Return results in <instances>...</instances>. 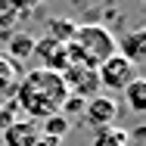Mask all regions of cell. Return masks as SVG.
Segmentation results:
<instances>
[{
	"label": "cell",
	"mask_w": 146,
	"mask_h": 146,
	"mask_svg": "<svg viewBox=\"0 0 146 146\" xmlns=\"http://www.w3.org/2000/svg\"><path fill=\"white\" fill-rule=\"evenodd\" d=\"M31 56H34V37L25 34V31L13 34L9 44H6V59H9V62H25V59H31Z\"/></svg>",
	"instance_id": "cell-10"
},
{
	"label": "cell",
	"mask_w": 146,
	"mask_h": 146,
	"mask_svg": "<svg viewBox=\"0 0 146 146\" xmlns=\"http://www.w3.org/2000/svg\"><path fill=\"white\" fill-rule=\"evenodd\" d=\"M84 121H87L93 131H100V127H112V121L118 118V103L112 96H106V93H96L93 100L84 103Z\"/></svg>",
	"instance_id": "cell-5"
},
{
	"label": "cell",
	"mask_w": 146,
	"mask_h": 146,
	"mask_svg": "<svg viewBox=\"0 0 146 146\" xmlns=\"http://www.w3.org/2000/svg\"><path fill=\"white\" fill-rule=\"evenodd\" d=\"M37 3H40V0H37Z\"/></svg>",
	"instance_id": "cell-19"
},
{
	"label": "cell",
	"mask_w": 146,
	"mask_h": 146,
	"mask_svg": "<svg viewBox=\"0 0 146 146\" xmlns=\"http://www.w3.org/2000/svg\"><path fill=\"white\" fill-rule=\"evenodd\" d=\"M115 50H121L118 56H124L127 62H140L146 53V28H131L127 34H121V40H115Z\"/></svg>",
	"instance_id": "cell-9"
},
{
	"label": "cell",
	"mask_w": 146,
	"mask_h": 146,
	"mask_svg": "<svg viewBox=\"0 0 146 146\" xmlns=\"http://www.w3.org/2000/svg\"><path fill=\"white\" fill-rule=\"evenodd\" d=\"M96 78H100V87H106V90H124L140 75H137V65L134 62H127L124 56L115 53V56H109L106 62L96 65Z\"/></svg>",
	"instance_id": "cell-3"
},
{
	"label": "cell",
	"mask_w": 146,
	"mask_h": 146,
	"mask_svg": "<svg viewBox=\"0 0 146 146\" xmlns=\"http://www.w3.org/2000/svg\"><path fill=\"white\" fill-rule=\"evenodd\" d=\"M68 131H72V121H68V115H62V112H56V115H50V118L40 121V134H44V137L62 140Z\"/></svg>",
	"instance_id": "cell-12"
},
{
	"label": "cell",
	"mask_w": 146,
	"mask_h": 146,
	"mask_svg": "<svg viewBox=\"0 0 146 146\" xmlns=\"http://www.w3.org/2000/svg\"><path fill=\"white\" fill-rule=\"evenodd\" d=\"M131 134L124 127H100L93 134V146H127Z\"/></svg>",
	"instance_id": "cell-14"
},
{
	"label": "cell",
	"mask_w": 146,
	"mask_h": 146,
	"mask_svg": "<svg viewBox=\"0 0 146 146\" xmlns=\"http://www.w3.org/2000/svg\"><path fill=\"white\" fill-rule=\"evenodd\" d=\"M75 31H78V22H72V19H65V16L47 19V37H53L56 44H68V40L75 37Z\"/></svg>",
	"instance_id": "cell-11"
},
{
	"label": "cell",
	"mask_w": 146,
	"mask_h": 146,
	"mask_svg": "<svg viewBox=\"0 0 146 146\" xmlns=\"http://www.w3.org/2000/svg\"><path fill=\"white\" fill-rule=\"evenodd\" d=\"M31 146H62V140H53V137H44V134H40Z\"/></svg>",
	"instance_id": "cell-18"
},
{
	"label": "cell",
	"mask_w": 146,
	"mask_h": 146,
	"mask_svg": "<svg viewBox=\"0 0 146 146\" xmlns=\"http://www.w3.org/2000/svg\"><path fill=\"white\" fill-rule=\"evenodd\" d=\"M19 65L16 62H9V59L0 53V93L6 96V93H16V84H19Z\"/></svg>",
	"instance_id": "cell-15"
},
{
	"label": "cell",
	"mask_w": 146,
	"mask_h": 146,
	"mask_svg": "<svg viewBox=\"0 0 146 146\" xmlns=\"http://www.w3.org/2000/svg\"><path fill=\"white\" fill-rule=\"evenodd\" d=\"M62 81H65L68 96H81V100H93L100 90L96 68H90V65H68L62 72Z\"/></svg>",
	"instance_id": "cell-4"
},
{
	"label": "cell",
	"mask_w": 146,
	"mask_h": 146,
	"mask_svg": "<svg viewBox=\"0 0 146 146\" xmlns=\"http://www.w3.org/2000/svg\"><path fill=\"white\" fill-rule=\"evenodd\" d=\"M34 56L44 62L40 68H47V72L62 75V72L68 68V59H65V44H56L53 37H40V40H34Z\"/></svg>",
	"instance_id": "cell-6"
},
{
	"label": "cell",
	"mask_w": 146,
	"mask_h": 146,
	"mask_svg": "<svg viewBox=\"0 0 146 146\" xmlns=\"http://www.w3.org/2000/svg\"><path fill=\"white\" fill-rule=\"evenodd\" d=\"M72 44L81 50V59H84V65H90V68H96L100 62H106L109 56H115V53H118L112 31L106 28V25H96V22H90V25H78Z\"/></svg>",
	"instance_id": "cell-2"
},
{
	"label": "cell",
	"mask_w": 146,
	"mask_h": 146,
	"mask_svg": "<svg viewBox=\"0 0 146 146\" xmlns=\"http://www.w3.org/2000/svg\"><path fill=\"white\" fill-rule=\"evenodd\" d=\"M16 112H19V109H16V103H13V100H6V103L0 106V134L16 121Z\"/></svg>",
	"instance_id": "cell-16"
},
{
	"label": "cell",
	"mask_w": 146,
	"mask_h": 146,
	"mask_svg": "<svg viewBox=\"0 0 146 146\" xmlns=\"http://www.w3.org/2000/svg\"><path fill=\"white\" fill-rule=\"evenodd\" d=\"M84 103H87V100H81V96H68L65 106H62V115H65V112H84Z\"/></svg>",
	"instance_id": "cell-17"
},
{
	"label": "cell",
	"mask_w": 146,
	"mask_h": 146,
	"mask_svg": "<svg viewBox=\"0 0 146 146\" xmlns=\"http://www.w3.org/2000/svg\"><path fill=\"white\" fill-rule=\"evenodd\" d=\"M37 9V0H0V28H16Z\"/></svg>",
	"instance_id": "cell-7"
},
{
	"label": "cell",
	"mask_w": 146,
	"mask_h": 146,
	"mask_svg": "<svg viewBox=\"0 0 146 146\" xmlns=\"http://www.w3.org/2000/svg\"><path fill=\"white\" fill-rule=\"evenodd\" d=\"M68 100V90H65V81L56 72H47V68H31L19 78L16 84V93H13V103L16 109H22L31 121H44V118L62 112Z\"/></svg>",
	"instance_id": "cell-1"
},
{
	"label": "cell",
	"mask_w": 146,
	"mask_h": 146,
	"mask_svg": "<svg viewBox=\"0 0 146 146\" xmlns=\"http://www.w3.org/2000/svg\"><path fill=\"white\" fill-rule=\"evenodd\" d=\"M37 137H40V124H37V121H31V118L19 121V118H16V121L3 131V146H31Z\"/></svg>",
	"instance_id": "cell-8"
},
{
	"label": "cell",
	"mask_w": 146,
	"mask_h": 146,
	"mask_svg": "<svg viewBox=\"0 0 146 146\" xmlns=\"http://www.w3.org/2000/svg\"><path fill=\"white\" fill-rule=\"evenodd\" d=\"M121 93H124L131 112H143V109H146V81H143V78H134Z\"/></svg>",
	"instance_id": "cell-13"
}]
</instances>
